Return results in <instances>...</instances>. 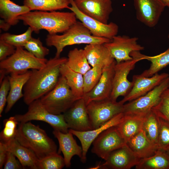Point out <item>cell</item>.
I'll return each instance as SVG.
<instances>
[{"label":"cell","instance_id":"obj_1","mask_svg":"<svg viewBox=\"0 0 169 169\" xmlns=\"http://www.w3.org/2000/svg\"><path fill=\"white\" fill-rule=\"evenodd\" d=\"M67 60L65 57L55 56L48 60L40 69H32L31 75L23 89V99L26 104L28 105L40 99L55 87L61 75L60 67Z\"/></svg>","mask_w":169,"mask_h":169},{"label":"cell","instance_id":"obj_2","mask_svg":"<svg viewBox=\"0 0 169 169\" xmlns=\"http://www.w3.org/2000/svg\"><path fill=\"white\" fill-rule=\"evenodd\" d=\"M18 19L37 34L44 29L50 34L63 33L77 21L75 14L72 11H31L19 16Z\"/></svg>","mask_w":169,"mask_h":169},{"label":"cell","instance_id":"obj_3","mask_svg":"<svg viewBox=\"0 0 169 169\" xmlns=\"http://www.w3.org/2000/svg\"><path fill=\"white\" fill-rule=\"evenodd\" d=\"M15 139L40 159L57 152V146L45 131L29 121L19 122Z\"/></svg>","mask_w":169,"mask_h":169},{"label":"cell","instance_id":"obj_4","mask_svg":"<svg viewBox=\"0 0 169 169\" xmlns=\"http://www.w3.org/2000/svg\"><path fill=\"white\" fill-rule=\"evenodd\" d=\"M111 40L93 36L81 22L77 21L61 35L48 34L45 42L47 46L55 48V57L59 58L64 48L68 46L81 44H105Z\"/></svg>","mask_w":169,"mask_h":169},{"label":"cell","instance_id":"obj_5","mask_svg":"<svg viewBox=\"0 0 169 169\" xmlns=\"http://www.w3.org/2000/svg\"><path fill=\"white\" fill-rule=\"evenodd\" d=\"M40 99L49 112L59 115L65 112L79 99L73 93L65 78L61 75L55 87Z\"/></svg>","mask_w":169,"mask_h":169},{"label":"cell","instance_id":"obj_6","mask_svg":"<svg viewBox=\"0 0 169 169\" xmlns=\"http://www.w3.org/2000/svg\"><path fill=\"white\" fill-rule=\"evenodd\" d=\"M48 59L37 58L23 47L16 48L15 53L0 61V69L7 74L24 73L29 69H39L46 64Z\"/></svg>","mask_w":169,"mask_h":169},{"label":"cell","instance_id":"obj_7","mask_svg":"<svg viewBox=\"0 0 169 169\" xmlns=\"http://www.w3.org/2000/svg\"><path fill=\"white\" fill-rule=\"evenodd\" d=\"M28 105L26 113L15 115L19 123L31 120L42 121L49 124L54 130L64 133L69 132V129L63 114L55 115L50 113L43 105L40 99L33 101Z\"/></svg>","mask_w":169,"mask_h":169},{"label":"cell","instance_id":"obj_8","mask_svg":"<svg viewBox=\"0 0 169 169\" xmlns=\"http://www.w3.org/2000/svg\"><path fill=\"white\" fill-rule=\"evenodd\" d=\"M124 105L110 98L89 103L86 109L92 129L99 127L116 115L123 113Z\"/></svg>","mask_w":169,"mask_h":169},{"label":"cell","instance_id":"obj_9","mask_svg":"<svg viewBox=\"0 0 169 169\" xmlns=\"http://www.w3.org/2000/svg\"><path fill=\"white\" fill-rule=\"evenodd\" d=\"M169 87V76L146 94L124 104L125 115H146L160 100L163 92Z\"/></svg>","mask_w":169,"mask_h":169},{"label":"cell","instance_id":"obj_10","mask_svg":"<svg viewBox=\"0 0 169 169\" xmlns=\"http://www.w3.org/2000/svg\"><path fill=\"white\" fill-rule=\"evenodd\" d=\"M132 57L131 60L116 63L115 65L112 89L110 96V99L114 101H116L119 96H125L132 88L133 82L129 81L128 76L134 69L136 64L141 60L138 57Z\"/></svg>","mask_w":169,"mask_h":169},{"label":"cell","instance_id":"obj_11","mask_svg":"<svg viewBox=\"0 0 169 169\" xmlns=\"http://www.w3.org/2000/svg\"><path fill=\"white\" fill-rule=\"evenodd\" d=\"M92 153L105 160L112 151L126 144L116 126L102 132L92 143Z\"/></svg>","mask_w":169,"mask_h":169},{"label":"cell","instance_id":"obj_12","mask_svg":"<svg viewBox=\"0 0 169 169\" xmlns=\"http://www.w3.org/2000/svg\"><path fill=\"white\" fill-rule=\"evenodd\" d=\"M138 39L136 37L116 35L104 44L118 63L132 59L133 58L130 55L131 52L144 49V47L138 43Z\"/></svg>","mask_w":169,"mask_h":169},{"label":"cell","instance_id":"obj_13","mask_svg":"<svg viewBox=\"0 0 169 169\" xmlns=\"http://www.w3.org/2000/svg\"><path fill=\"white\" fill-rule=\"evenodd\" d=\"M69 1L71 7L69 9L75 14L77 19L89 30L93 36L111 40L113 37L117 35L119 27L116 23L110 22L105 24L90 17L78 9L74 0Z\"/></svg>","mask_w":169,"mask_h":169},{"label":"cell","instance_id":"obj_14","mask_svg":"<svg viewBox=\"0 0 169 169\" xmlns=\"http://www.w3.org/2000/svg\"><path fill=\"white\" fill-rule=\"evenodd\" d=\"M138 20L150 28L155 26L166 7L161 0H134Z\"/></svg>","mask_w":169,"mask_h":169},{"label":"cell","instance_id":"obj_15","mask_svg":"<svg viewBox=\"0 0 169 169\" xmlns=\"http://www.w3.org/2000/svg\"><path fill=\"white\" fill-rule=\"evenodd\" d=\"M169 76L168 74L156 73L152 76L146 77L141 74L135 75L133 77V85L129 92L119 102L124 104L146 94L160 84Z\"/></svg>","mask_w":169,"mask_h":169},{"label":"cell","instance_id":"obj_16","mask_svg":"<svg viewBox=\"0 0 169 169\" xmlns=\"http://www.w3.org/2000/svg\"><path fill=\"white\" fill-rule=\"evenodd\" d=\"M140 159L126 144L111 152L104 162L92 169H130L136 166Z\"/></svg>","mask_w":169,"mask_h":169},{"label":"cell","instance_id":"obj_17","mask_svg":"<svg viewBox=\"0 0 169 169\" xmlns=\"http://www.w3.org/2000/svg\"><path fill=\"white\" fill-rule=\"evenodd\" d=\"M63 114L69 129L77 131L92 129L83 97L76 100Z\"/></svg>","mask_w":169,"mask_h":169},{"label":"cell","instance_id":"obj_18","mask_svg":"<svg viewBox=\"0 0 169 169\" xmlns=\"http://www.w3.org/2000/svg\"><path fill=\"white\" fill-rule=\"evenodd\" d=\"M74 0L78 9L84 14L108 23L113 10L111 0Z\"/></svg>","mask_w":169,"mask_h":169},{"label":"cell","instance_id":"obj_19","mask_svg":"<svg viewBox=\"0 0 169 169\" xmlns=\"http://www.w3.org/2000/svg\"><path fill=\"white\" fill-rule=\"evenodd\" d=\"M116 63L115 62L110 66L103 69L101 76L96 85L90 91L84 94L83 98L86 105L92 101L110 98Z\"/></svg>","mask_w":169,"mask_h":169},{"label":"cell","instance_id":"obj_20","mask_svg":"<svg viewBox=\"0 0 169 169\" xmlns=\"http://www.w3.org/2000/svg\"><path fill=\"white\" fill-rule=\"evenodd\" d=\"M124 116L123 113H120L99 127L89 131H77L69 129V131L77 137L80 142L83 151L82 156L80 160L83 163L86 162L88 151L95 140L106 129L119 124L122 120Z\"/></svg>","mask_w":169,"mask_h":169},{"label":"cell","instance_id":"obj_21","mask_svg":"<svg viewBox=\"0 0 169 169\" xmlns=\"http://www.w3.org/2000/svg\"><path fill=\"white\" fill-rule=\"evenodd\" d=\"M53 133L59 142V151L62 152L65 163V166L69 167L72 157L75 155L81 159L82 149L74 138L73 134L69 131L64 133L58 130H54Z\"/></svg>","mask_w":169,"mask_h":169},{"label":"cell","instance_id":"obj_22","mask_svg":"<svg viewBox=\"0 0 169 169\" xmlns=\"http://www.w3.org/2000/svg\"><path fill=\"white\" fill-rule=\"evenodd\" d=\"M84 49L88 61L91 67L99 66L103 69L116 62L104 44H87Z\"/></svg>","mask_w":169,"mask_h":169},{"label":"cell","instance_id":"obj_23","mask_svg":"<svg viewBox=\"0 0 169 169\" xmlns=\"http://www.w3.org/2000/svg\"><path fill=\"white\" fill-rule=\"evenodd\" d=\"M32 71L28 70L21 74L12 73L8 76L10 89L7 97L5 113L8 112L15 103L23 97L22 90L31 74Z\"/></svg>","mask_w":169,"mask_h":169},{"label":"cell","instance_id":"obj_24","mask_svg":"<svg viewBox=\"0 0 169 169\" xmlns=\"http://www.w3.org/2000/svg\"><path fill=\"white\" fill-rule=\"evenodd\" d=\"M5 143L8 151L16 156L23 168L38 169L39 159L33 151L21 144L15 138Z\"/></svg>","mask_w":169,"mask_h":169},{"label":"cell","instance_id":"obj_25","mask_svg":"<svg viewBox=\"0 0 169 169\" xmlns=\"http://www.w3.org/2000/svg\"><path fill=\"white\" fill-rule=\"evenodd\" d=\"M126 144L140 159L153 155L158 149L148 138L143 129L127 141Z\"/></svg>","mask_w":169,"mask_h":169},{"label":"cell","instance_id":"obj_26","mask_svg":"<svg viewBox=\"0 0 169 169\" xmlns=\"http://www.w3.org/2000/svg\"><path fill=\"white\" fill-rule=\"evenodd\" d=\"M146 115L124 114L122 120L116 126L126 143L143 129Z\"/></svg>","mask_w":169,"mask_h":169},{"label":"cell","instance_id":"obj_27","mask_svg":"<svg viewBox=\"0 0 169 169\" xmlns=\"http://www.w3.org/2000/svg\"><path fill=\"white\" fill-rule=\"evenodd\" d=\"M31 11L25 5H18L11 0H0V16L11 26L18 23V17Z\"/></svg>","mask_w":169,"mask_h":169},{"label":"cell","instance_id":"obj_28","mask_svg":"<svg viewBox=\"0 0 169 169\" xmlns=\"http://www.w3.org/2000/svg\"><path fill=\"white\" fill-rule=\"evenodd\" d=\"M131 56H136L141 60L146 59L151 62L150 68L141 74L150 77L169 65V47L164 52L154 56H148L141 54L140 51H134L130 54Z\"/></svg>","mask_w":169,"mask_h":169},{"label":"cell","instance_id":"obj_29","mask_svg":"<svg viewBox=\"0 0 169 169\" xmlns=\"http://www.w3.org/2000/svg\"><path fill=\"white\" fill-rule=\"evenodd\" d=\"M65 63L60 67L61 75L65 78L74 95L78 99L82 98L84 95L83 75L72 70Z\"/></svg>","mask_w":169,"mask_h":169},{"label":"cell","instance_id":"obj_30","mask_svg":"<svg viewBox=\"0 0 169 169\" xmlns=\"http://www.w3.org/2000/svg\"><path fill=\"white\" fill-rule=\"evenodd\" d=\"M136 169H169V155L164 150L158 149L153 155L141 159Z\"/></svg>","mask_w":169,"mask_h":169},{"label":"cell","instance_id":"obj_31","mask_svg":"<svg viewBox=\"0 0 169 169\" xmlns=\"http://www.w3.org/2000/svg\"><path fill=\"white\" fill-rule=\"evenodd\" d=\"M65 64L72 70L83 75L91 68L84 49L75 48L70 50Z\"/></svg>","mask_w":169,"mask_h":169},{"label":"cell","instance_id":"obj_32","mask_svg":"<svg viewBox=\"0 0 169 169\" xmlns=\"http://www.w3.org/2000/svg\"><path fill=\"white\" fill-rule=\"evenodd\" d=\"M31 11H52L69 8V0H23Z\"/></svg>","mask_w":169,"mask_h":169},{"label":"cell","instance_id":"obj_33","mask_svg":"<svg viewBox=\"0 0 169 169\" xmlns=\"http://www.w3.org/2000/svg\"><path fill=\"white\" fill-rule=\"evenodd\" d=\"M160 123V117L152 109L146 114L143 127L148 138L157 146Z\"/></svg>","mask_w":169,"mask_h":169},{"label":"cell","instance_id":"obj_34","mask_svg":"<svg viewBox=\"0 0 169 169\" xmlns=\"http://www.w3.org/2000/svg\"><path fill=\"white\" fill-rule=\"evenodd\" d=\"M33 31L29 27L24 33L18 35L5 33L0 35V40H3L16 48L18 47H23L25 44L32 37Z\"/></svg>","mask_w":169,"mask_h":169},{"label":"cell","instance_id":"obj_35","mask_svg":"<svg viewBox=\"0 0 169 169\" xmlns=\"http://www.w3.org/2000/svg\"><path fill=\"white\" fill-rule=\"evenodd\" d=\"M103 69L99 66L92 67L83 75L84 94L91 90L99 81Z\"/></svg>","mask_w":169,"mask_h":169},{"label":"cell","instance_id":"obj_36","mask_svg":"<svg viewBox=\"0 0 169 169\" xmlns=\"http://www.w3.org/2000/svg\"><path fill=\"white\" fill-rule=\"evenodd\" d=\"M18 123L15 116L3 120V128L0 133L1 141L7 143L15 138Z\"/></svg>","mask_w":169,"mask_h":169},{"label":"cell","instance_id":"obj_37","mask_svg":"<svg viewBox=\"0 0 169 169\" xmlns=\"http://www.w3.org/2000/svg\"><path fill=\"white\" fill-rule=\"evenodd\" d=\"M65 166L62 156L57 152L39 159L38 169H61Z\"/></svg>","mask_w":169,"mask_h":169},{"label":"cell","instance_id":"obj_38","mask_svg":"<svg viewBox=\"0 0 169 169\" xmlns=\"http://www.w3.org/2000/svg\"><path fill=\"white\" fill-rule=\"evenodd\" d=\"M23 47L37 58L45 59L49 53V49L43 45L39 38L32 37L25 44Z\"/></svg>","mask_w":169,"mask_h":169},{"label":"cell","instance_id":"obj_39","mask_svg":"<svg viewBox=\"0 0 169 169\" xmlns=\"http://www.w3.org/2000/svg\"><path fill=\"white\" fill-rule=\"evenodd\" d=\"M152 109L159 117L169 121V87L163 92L159 102Z\"/></svg>","mask_w":169,"mask_h":169},{"label":"cell","instance_id":"obj_40","mask_svg":"<svg viewBox=\"0 0 169 169\" xmlns=\"http://www.w3.org/2000/svg\"><path fill=\"white\" fill-rule=\"evenodd\" d=\"M157 141L158 149L166 151L169 148V121L160 117Z\"/></svg>","mask_w":169,"mask_h":169},{"label":"cell","instance_id":"obj_41","mask_svg":"<svg viewBox=\"0 0 169 169\" xmlns=\"http://www.w3.org/2000/svg\"><path fill=\"white\" fill-rule=\"evenodd\" d=\"M10 89V84L8 76H5L0 83V116L2 114L7 102V97Z\"/></svg>","mask_w":169,"mask_h":169},{"label":"cell","instance_id":"obj_42","mask_svg":"<svg viewBox=\"0 0 169 169\" xmlns=\"http://www.w3.org/2000/svg\"><path fill=\"white\" fill-rule=\"evenodd\" d=\"M16 47L0 40V61H2L13 54Z\"/></svg>","mask_w":169,"mask_h":169},{"label":"cell","instance_id":"obj_43","mask_svg":"<svg viewBox=\"0 0 169 169\" xmlns=\"http://www.w3.org/2000/svg\"><path fill=\"white\" fill-rule=\"evenodd\" d=\"M16 156L11 152L8 151L4 165V169H20L23 168L19 161L17 160Z\"/></svg>","mask_w":169,"mask_h":169},{"label":"cell","instance_id":"obj_44","mask_svg":"<svg viewBox=\"0 0 169 169\" xmlns=\"http://www.w3.org/2000/svg\"><path fill=\"white\" fill-rule=\"evenodd\" d=\"M6 144L3 142H0V169L4 166L8 152Z\"/></svg>","mask_w":169,"mask_h":169},{"label":"cell","instance_id":"obj_45","mask_svg":"<svg viewBox=\"0 0 169 169\" xmlns=\"http://www.w3.org/2000/svg\"><path fill=\"white\" fill-rule=\"evenodd\" d=\"M11 26L5 22L3 20H0V28L4 31H8Z\"/></svg>","mask_w":169,"mask_h":169},{"label":"cell","instance_id":"obj_46","mask_svg":"<svg viewBox=\"0 0 169 169\" xmlns=\"http://www.w3.org/2000/svg\"><path fill=\"white\" fill-rule=\"evenodd\" d=\"M165 7L169 8V0H161Z\"/></svg>","mask_w":169,"mask_h":169},{"label":"cell","instance_id":"obj_47","mask_svg":"<svg viewBox=\"0 0 169 169\" xmlns=\"http://www.w3.org/2000/svg\"><path fill=\"white\" fill-rule=\"evenodd\" d=\"M166 151V152L169 155V148Z\"/></svg>","mask_w":169,"mask_h":169},{"label":"cell","instance_id":"obj_48","mask_svg":"<svg viewBox=\"0 0 169 169\" xmlns=\"http://www.w3.org/2000/svg\"><path fill=\"white\" fill-rule=\"evenodd\" d=\"M168 38L169 39V34H168Z\"/></svg>","mask_w":169,"mask_h":169}]
</instances>
